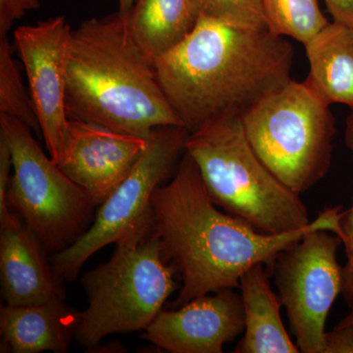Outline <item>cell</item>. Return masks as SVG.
Here are the masks:
<instances>
[{"label": "cell", "instance_id": "6da1fadb", "mask_svg": "<svg viewBox=\"0 0 353 353\" xmlns=\"http://www.w3.org/2000/svg\"><path fill=\"white\" fill-rule=\"evenodd\" d=\"M152 208L164 259L175 267L182 282L170 309L219 290L240 289L241 278L248 269L264 264L273 270L279 254L308 232L325 230L345 241L341 205L325 208L307 226L280 234L262 233L222 212L187 152L169 183L153 192Z\"/></svg>", "mask_w": 353, "mask_h": 353}, {"label": "cell", "instance_id": "7a4b0ae2", "mask_svg": "<svg viewBox=\"0 0 353 353\" xmlns=\"http://www.w3.org/2000/svg\"><path fill=\"white\" fill-rule=\"evenodd\" d=\"M294 50L285 37L199 16L153 66L165 97L190 132L241 117L292 81Z\"/></svg>", "mask_w": 353, "mask_h": 353}, {"label": "cell", "instance_id": "3957f363", "mask_svg": "<svg viewBox=\"0 0 353 353\" xmlns=\"http://www.w3.org/2000/svg\"><path fill=\"white\" fill-rule=\"evenodd\" d=\"M65 108L68 119L143 139L157 127L183 126L119 11L72 30Z\"/></svg>", "mask_w": 353, "mask_h": 353}, {"label": "cell", "instance_id": "277c9868", "mask_svg": "<svg viewBox=\"0 0 353 353\" xmlns=\"http://www.w3.org/2000/svg\"><path fill=\"white\" fill-rule=\"evenodd\" d=\"M185 152L199 167L209 196L225 212L270 234L311 222L301 194L281 182L253 150L241 117L222 118L190 132Z\"/></svg>", "mask_w": 353, "mask_h": 353}, {"label": "cell", "instance_id": "5b68a950", "mask_svg": "<svg viewBox=\"0 0 353 353\" xmlns=\"http://www.w3.org/2000/svg\"><path fill=\"white\" fill-rule=\"evenodd\" d=\"M115 245L110 260L82 278L88 305L75 339L88 350L109 334L145 331L178 289V274L164 259L153 217Z\"/></svg>", "mask_w": 353, "mask_h": 353}, {"label": "cell", "instance_id": "8992f818", "mask_svg": "<svg viewBox=\"0 0 353 353\" xmlns=\"http://www.w3.org/2000/svg\"><path fill=\"white\" fill-rule=\"evenodd\" d=\"M241 120L257 157L292 192H307L328 173L336 120L305 81H290Z\"/></svg>", "mask_w": 353, "mask_h": 353}, {"label": "cell", "instance_id": "52a82bcc", "mask_svg": "<svg viewBox=\"0 0 353 353\" xmlns=\"http://www.w3.org/2000/svg\"><path fill=\"white\" fill-rule=\"evenodd\" d=\"M12 153L7 204L48 252H60L90 229L94 205L87 192L48 157L22 121L0 114Z\"/></svg>", "mask_w": 353, "mask_h": 353}, {"label": "cell", "instance_id": "ba28073f", "mask_svg": "<svg viewBox=\"0 0 353 353\" xmlns=\"http://www.w3.org/2000/svg\"><path fill=\"white\" fill-rule=\"evenodd\" d=\"M190 132L183 126L155 128L134 168L99 205L92 226L69 248L55 253L52 265L63 281L73 282L90 256L116 243L128 232L153 217V192L175 173Z\"/></svg>", "mask_w": 353, "mask_h": 353}, {"label": "cell", "instance_id": "9c48e42d", "mask_svg": "<svg viewBox=\"0 0 353 353\" xmlns=\"http://www.w3.org/2000/svg\"><path fill=\"white\" fill-rule=\"evenodd\" d=\"M343 240L314 230L279 254L273 267L278 297L296 345L303 353H324L325 325L343 289V267L336 260Z\"/></svg>", "mask_w": 353, "mask_h": 353}, {"label": "cell", "instance_id": "30bf717a", "mask_svg": "<svg viewBox=\"0 0 353 353\" xmlns=\"http://www.w3.org/2000/svg\"><path fill=\"white\" fill-rule=\"evenodd\" d=\"M71 31L65 17L58 16L37 25L22 26L14 32L41 132L54 163L60 157L68 122L65 85Z\"/></svg>", "mask_w": 353, "mask_h": 353}, {"label": "cell", "instance_id": "8fae6325", "mask_svg": "<svg viewBox=\"0 0 353 353\" xmlns=\"http://www.w3.org/2000/svg\"><path fill=\"white\" fill-rule=\"evenodd\" d=\"M148 139L68 119L55 164L99 206L131 173Z\"/></svg>", "mask_w": 353, "mask_h": 353}, {"label": "cell", "instance_id": "7c38bea8", "mask_svg": "<svg viewBox=\"0 0 353 353\" xmlns=\"http://www.w3.org/2000/svg\"><path fill=\"white\" fill-rule=\"evenodd\" d=\"M226 289L162 310L141 338L171 353H221L245 329L241 294Z\"/></svg>", "mask_w": 353, "mask_h": 353}, {"label": "cell", "instance_id": "4fadbf2b", "mask_svg": "<svg viewBox=\"0 0 353 353\" xmlns=\"http://www.w3.org/2000/svg\"><path fill=\"white\" fill-rule=\"evenodd\" d=\"M46 252L12 210L0 220V275L6 304L37 305L65 299L63 280L48 262Z\"/></svg>", "mask_w": 353, "mask_h": 353}, {"label": "cell", "instance_id": "5bb4252c", "mask_svg": "<svg viewBox=\"0 0 353 353\" xmlns=\"http://www.w3.org/2000/svg\"><path fill=\"white\" fill-rule=\"evenodd\" d=\"M82 312L57 299L37 305H6L0 310L1 352H68Z\"/></svg>", "mask_w": 353, "mask_h": 353}, {"label": "cell", "instance_id": "9a60e30c", "mask_svg": "<svg viewBox=\"0 0 353 353\" xmlns=\"http://www.w3.org/2000/svg\"><path fill=\"white\" fill-rule=\"evenodd\" d=\"M240 290L245 329L234 353H297L280 314L281 301L272 290L264 264L248 269Z\"/></svg>", "mask_w": 353, "mask_h": 353}, {"label": "cell", "instance_id": "2e32d148", "mask_svg": "<svg viewBox=\"0 0 353 353\" xmlns=\"http://www.w3.org/2000/svg\"><path fill=\"white\" fill-rule=\"evenodd\" d=\"M304 46L309 62L305 83L329 105L345 104L353 111V28L329 23Z\"/></svg>", "mask_w": 353, "mask_h": 353}, {"label": "cell", "instance_id": "e0dca14e", "mask_svg": "<svg viewBox=\"0 0 353 353\" xmlns=\"http://www.w3.org/2000/svg\"><path fill=\"white\" fill-rule=\"evenodd\" d=\"M125 16L132 36L154 63L190 34L201 12L197 0H136Z\"/></svg>", "mask_w": 353, "mask_h": 353}, {"label": "cell", "instance_id": "ac0fdd59", "mask_svg": "<svg viewBox=\"0 0 353 353\" xmlns=\"http://www.w3.org/2000/svg\"><path fill=\"white\" fill-rule=\"evenodd\" d=\"M267 29L305 46L329 24L318 0H261Z\"/></svg>", "mask_w": 353, "mask_h": 353}, {"label": "cell", "instance_id": "d6986e66", "mask_svg": "<svg viewBox=\"0 0 353 353\" xmlns=\"http://www.w3.org/2000/svg\"><path fill=\"white\" fill-rule=\"evenodd\" d=\"M0 114L16 118L37 132H41L31 94L23 83L7 38L0 39Z\"/></svg>", "mask_w": 353, "mask_h": 353}, {"label": "cell", "instance_id": "ffe728a7", "mask_svg": "<svg viewBox=\"0 0 353 353\" xmlns=\"http://www.w3.org/2000/svg\"><path fill=\"white\" fill-rule=\"evenodd\" d=\"M201 15L245 29H263L261 0H197Z\"/></svg>", "mask_w": 353, "mask_h": 353}, {"label": "cell", "instance_id": "44dd1931", "mask_svg": "<svg viewBox=\"0 0 353 353\" xmlns=\"http://www.w3.org/2000/svg\"><path fill=\"white\" fill-rule=\"evenodd\" d=\"M345 143L350 148L353 157V111L347 116L345 127ZM341 226L345 234V245L347 252V262L343 266V294L348 307L353 308V199L350 209L345 211Z\"/></svg>", "mask_w": 353, "mask_h": 353}, {"label": "cell", "instance_id": "7402d4cb", "mask_svg": "<svg viewBox=\"0 0 353 353\" xmlns=\"http://www.w3.org/2000/svg\"><path fill=\"white\" fill-rule=\"evenodd\" d=\"M39 0H0V39L7 38L14 23L27 11L39 8Z\"/></svg>", "mask_w": 353, "mask_h": 353}, {"label": "cell", "instance_id": "603a6c76", "mask_svg": "<svg viewBox=\"0 0 353 353\" xmlns=\"http://www.w3.org/2000/svg\"><path fill=\"white\" fill-rule=\"evenodd\" d=\"M13 169L12 153L6 134L0 130V220L9 212L7 204V190L10 183L11 170Z\"/></svg>", "mask_w": 353, "mask_h": 353}, {"label": "cell", "instance_id": "cb8c5ba5", "mask_svg": "<svg viewBox=\"0 0 353 353\" xmlns=\"http://www.w3.org/2000/svg\"><path fill=\"white\" fill-rule=\"evenodd\" d=\"M324 353H353V326H336L326 332Z\"/></svg>", "mask_w": 353, "mask_h": 353}, {"label": "cell", "instance_id": "d4e9b609", "mask_svg": "<svg viewBox=\"0 0 353 353\" xmlns=\"http://www.w3.org/2000/svg\"><path fill=\"white\" fill-rule=\"evenodd\" d=\"M334 22L353 28V0H324Z\"/></svg>", "mask_w": 353, "mask_h": 353}, {"label": "cell", "instance_id": "484cf974", "mask_svg": "<svg viewBox=\"0 0 353 353\" xmlns=\"http://www.w3.org/2000/svg\"><path fill=\"white\" fill-rule=\"evenodd\" d=\"M136 0H119V12L122 15H127L132 10Z\"/></svg>", "mask_w": 353, "mask_h": 353}, {"label": "cell", "instance_id": "4316f807", "mask_svg": "<svg viewBox=\"0 0 353 353\" xmlns=\"http://www.w3.org/2000/svg\"><path fill=\"white\" fill-rule=\"evenodd\" d=\"M336 326L340 327H352L353 326V308L350 311V314L345 316L343 319H341Z\"/></svg>", "mask_w": 353, "mask_h": 353}]
</instances>
